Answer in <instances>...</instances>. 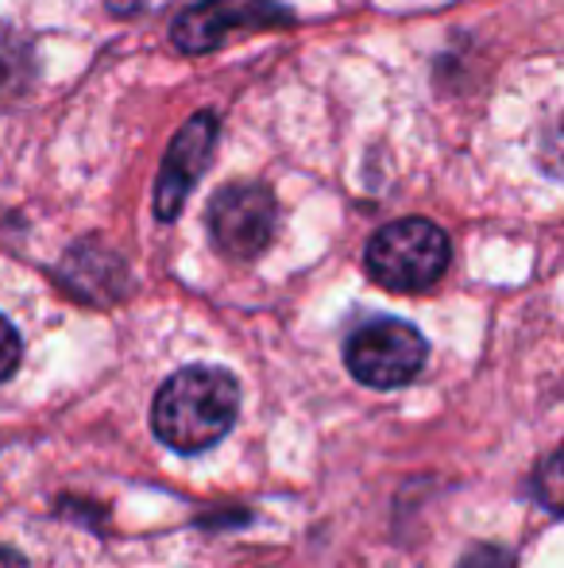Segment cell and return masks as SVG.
I'll return each instance as SVG.
<instances>
[{
	"instance_id": "obj_5",
	"label": "cell",
	"mask_w": 564,
	"mask_h": 568,
	"mask_svg": "<svg viewBox=\"0 0 564 568\" xmlns=\"http://www.w3.org/2000/svg\"><path fill=\"white\" fill-rule=\"evenodd\" d=\"M286 20H290V12L275 0H202L174 20L171 39L182 54H209L233 31H256Z\"/></svg>"
},
{
	"instance_id": "obj_2",
	"label": "cell",
	"mask_w": 564,
	"mask_h": 568,
	"mask_svg": "<svg viewBox=\"0 0 564 568\" xmlns=\"http://www.w3.org/2000/svg\"><path fill=\"white\" fill-rule=\"evenodd\" d=\"M449 236L425 217L391 221L368 240V252H363L368 275L391 294H422L437 286L449 271Z\"/></svg>"
},
{
	"instance_id": "obj_4",
	"label": "cell",
	"mask_w": 564,
	"mask_h": 568,
	"mask_svg": "<svg viewBox=\"0 0 564 568\" xmlns=\"http://www.w3.org/2000/svg\"><path fill=\"white\" fill-rule=\"evenodd\" d=\"M279 221L275 194L264 182H233L209 202V236L228 260H256L267 252Z\"/></svg>"
},
{
	"instance_id": "obj_6",
	"label": "cell",
	"mask_w": 564,
	"mask_h": 568,
	"mask_svg": "<svg viewBox=\"0 0 564 568\" xmlns=\"http://www.w3.org/2000/svg\"><path fill=\"white\" fill-rule=\"evenodd\" d=\"M217 148V116L213 113H197L178 128V135L171 140L158 166V182H155V217L158 221H174L182 213V202L194 190V182L205 174Z\"/></svg>"
},
{
	"instance_id": "obj_7",
	"label": "cell",
	"mask_w": 564,
	"mask_h": 568,
	"mask_svg": "<svg viewBox=\"0 0 564 568\" xmlns=\"http://www.w3.org/2000/svg\"><path fill=\"white\" fill-rule=\"evenodd\" d=\"M20 359H23V341H20V333H16V325L8 322L4 314H0V383L12 379L16 367H20Z\"/></svg>"
},
{
	"instance_id": "obj_3",
	"label": "cell",
	"mask_w": 564,
	"mask_h": 568,
	"mask_svg": "<svg viewBox=\"0 0 564 568\" xmlns=\"http://www.w3.org/2000/svg\"><path fill=\"white\" fill-rule=\"evenodd\" d=\"M429 359V344L422 333L402 317H379L348 337L345 364L356 383L376 390L407 387L422 375Z\"/></svg>"
},
{
	"instance_id": "obj_8",
	"label": "cell",
	"mask_w": 564,
	"mask_h": 568,
	"mask_svg": "<svg viewBox=\"0 0 564 568\" xmlns=\"http://www.w3.org/2000/svg\"><path fill=\"white\" fill-rule=\"evenodd\" d=\"M0 568H28V561H23V554H16V549L0 546Z\"/></svg>"
},
{
	"instance_id": "obj_1",
	"label": "cell",
	"mask_w": 564,
	"mask_h": 568,
	"mask_svg": "<svg viewBox=\"0 0 564 568\" xmlns=\"http://www.w3.org/2000/svg\"><path fill=\"white\" fill-rule=\"evenodd\" d=\"M240 414V383L225 367L194 364L174 372L151 403L155 437L174 453H205L233 429Z\"/></svg>"
}]
</instances>
